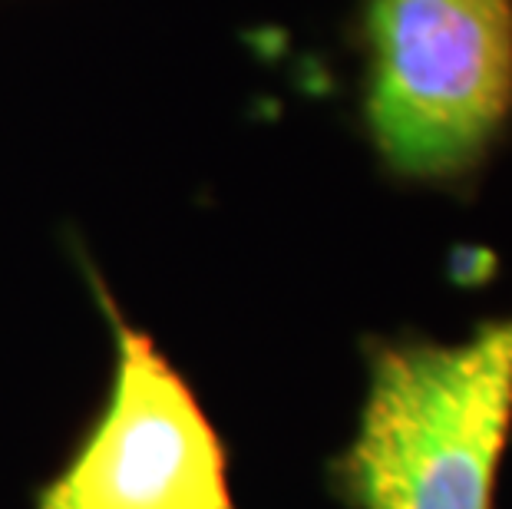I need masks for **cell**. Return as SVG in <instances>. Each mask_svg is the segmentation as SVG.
<instances>
[{
    "label": "cell",
    "instance_id": "obj_1",
    "mask_svg": "<svg viewBox=\"0 0 512 509\" xmlns=\"http://www.w3.org/2000/svg\"><path fill=\"white\" fill-rule=\"evenodd\" d=\"M357 433L328 467L347 509H493L512 437V314L466 341L374 338Z\"/></svg>",
    "mask_w": 512,
    "mask_h": 509
},
{
    "label": "cell",
    "instance_id": "obj_2",
    "mask_svg": "<svg viewBox=\"0 0 512 509\" xmlns=\"http://www.w3.org/2000/svg\"><path fill=\"white\" fill-rule=\"evenodd\" d=\"M367 129L407 182L470 179L512 113V0H370Z\"/></svg>",
    "mask_w": 512,
    "mask_h": 509
},
{
    "label": "cell",
    "instance_id": "obj_3",
    "mask_svg": "<svg viewBox=\"0 0 512 509\" xmlns=\"http://www.w3.org/2000/svg\"><path fill=\"white\" fill-rule=\"evenodd\" d=\"M86 278L113 331V381L34 509H238L228 447L189 377L119 311L90 262Z\"/></svg>",
    "mask_w": 512,
    "mask_h": 509
}]
</instances>
